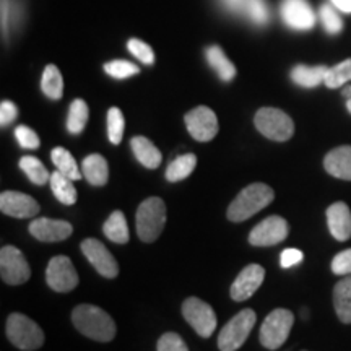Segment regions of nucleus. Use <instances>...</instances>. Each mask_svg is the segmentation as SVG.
<instances>
[{
    "instance_id": "1",
    "label": "nucleus",
    "mask_w": 351,
    "mask_h": 351,
    "mask_svg": "<svg viewBox=\"0 0 351 351\" xmlns=\"http://www.w3.org/2000/svg\"><path fill=\"white\" fill-rule=\"evenodd\" d=\"M72 322L82 335L101 343H108L116 337V322L98 306H77L72 313Z\"/></svg>"
},
{
    "instance_id": "2",
    "label": "nucleus",
    "mask_w": 351,
    "mask_h": 351,
    "mask_svg": "<svg viewBox=\"0 0 351 351\" xmlns=\"http://www.w3.org/2000/svg\"><path fill=\"white\" fill-rule=\"evenodd\" d=\"M275 199L274 189L267 184L256 182L247 186L239 192L238 197L231 202V205L228 207V219L232 223H241L249 219L254 215L261 212L270 205Z\"/></svg>"
},
{
    "instance_id": "3",
    "label": "nucleus",
    "mask_w": 351,
    "mask_h": 351,
    "mask_svg": "<svg viewBox=\"0 0 351 351\" xmlns=\"http://www.w3.org/2000/svg\"><path fill=\"white\" fill-rule=\"evenodd\" d=\"M137 234L143 243H155L163 232L166 223V205L160 197L145 199L137 210Z\"/></svg>"
},
{
    "instance_id": "4",
    "label": "nucleus",
    "mask_w": 351,
    "mask_h": 351,
    "mask_svg": "<svg viewBox=\"0 0 351 351\" xmlns=\"http://www.w3.org/2000/svg\"><path fill=\"white\" fill-rule=\"evenodd\" d=\"M5 333L8 341L23 351H34L41 348L44 343L43 328L34 320L20 313L8 315Z\"/></svg>"
},
{
    "instance_id": "5",
    "label": "nucleus",
    "mask_w": 351,
    "mask_h": 351,
    "mask_svg": "<svg viewBox=\"0 0 351 351\" xmlns=\"http://www.w3.org/2000/svg\"><path fill=\"white\" fill-rule=\"evenodd\" d=\"M254 122H256L257 130L263 137L274 140V142H287L295 134V122L282 109H258Z\"/></svg>"
},
{
    "instance_id": "6",
    "label": "nucleus",
    "mask_w": 351,
    "mask_h": 351,
    "mask_svg": "<svg viewBox=\"0 0 351 351\" xmlns=\"http://www.w3.org/2000/svg\"><path fill=\"white\" fill-rule=\"evenodd\" d=\"M257 315L252 309H243L232 317L218 335L219 351H236L245 343L256 326Z\"/></svg>"
},
{
    "instance_id": "7",
    "label": "nucleus",
    "mask_w": 351,
    "mask_h": 351,
    "mask_svg": "<svg viewBox=\"0 0 351 351\" xmlns=\"http://www.w3.org/2000/svg\"><path fill=\"white\" fill-rule=\"evenodd\" d=\"M295 315L288 309H275L267 315L261 327V343L267 350H278L288 340Z\"/></svg>"
},
{
    "instance_id": "8",
    "label": "nucleus",
    "mask_w": 351,
    "mask_h": 351,
    "mask_svg": "<svg viewBox=\"0 0 351 351\" xmlns=\"http://www.w3.org/2000/svg\"><path fill=\"white\" fill-rule=\"evenodd\" d=\"M182 315L202 339L212 337L215 328H217V314H215L212 306L199 300V298H187L184 301Z\"/></svg>"
},
{
    "instance_id": "9",
    "label": "nucleus",
    "mask_w": 351,
    "mask_h": 351,
    "mask_svg": "<svg viewBox=\"0 0 351 351\" xmlns=\"http://www.w3.org/2000/svg\"><path fill=\"white\" fill-rule=\"evenodd\" d=\"M0 274L7 285H23L32 276V270L21 251L5 245L0 251Z\"/></svg>"
},
{
    "instance_id": "10",
    "label": "nucleus",
    "mask_w": 351,
    "mask_h": 351,
    "mask_svg": "<svg viewBox=\"0 0 351 351\" xmlns=\"http://www.w3.org/2000/svg\"><path fill=\"white\" fill-rule=\"evenodd\" d=\"M46 282L57 293H69L78 285V274L67 256L52 257L46 270Z\"/></svg>"
},
{
    "instance_id": "11",
    "label": "nucleus",
    "mask_w": 351,
    "mask_h": 351,
    "mask_svg": "<svg viewBox=\"0 0 351 351\" xmlns=\"http://www.w3.org/2000/svg\"><path fill=\"white\" fill-rule=\"evenodd\" d=\"M289 232L288 221L282 217H269L254 228L249 234V243L256 247H270L287 239Z\"/></svg>"
},
{
    "instance_id": "12",
    "label": "nucleus",
    "mask_w": 351,
    "mask_h": 351,
    "mask_svg": "<svg viewBox=\"0 0 351 351\" xmlns=\"http://www.w3.org/2000/svg\"><path fill=\"white\" fill-rule=\"evenodd\" d=\"M186 125L189 134L197 142H210L218 134L217 114L207 106H199L186 114Z\"/></svg>"
},
{
    "instance_id": "13",
    "label": "nucleus",
    "mask_w": 351,
    "mask_h": 351,
    "mask_svg": "<svg viewBox=\"0 0 351 351\" xmlns=\"http://www.w3.org/2000/svg\"><path fill=\"white\" fill-rule=\"evenodd\" d=\"M82 252L104 278H116L119 274V265H117L116 258L101 241L93 238L85 239L82 243Z\"/></svg>"
},
{
    "instance_id": "14",
    "label": "nucleus",
    "mask_w": 351,
    "mask_h": 351,
    "mask_svg": "<svg viewBox=\"0 0 351 351\" xmlns=\"http://www.w3.org/2000/svg\"><path fill=\"white\" fill-rule=\"evenodd\" d=\"M280 15L285 25L298 32L313 29L315 25V13L307 0H283L280 5Z\"/></svg>"
},
{
    "instance_id": "15",
    "label": "nucleus",
    "mask_w": 351,
    "mask_h": 351,
    "mask_svg": "<svg viewBox=\"0 0 351 351\" xmlns=\"http://www.w3.org/2000/svg\"><path fill=\"white\" fill-rule=\"evenodd\" d=\"M265 278V270L257 263H251L241 274L236 276L234 283L231 285V298L234 301L249 300L254 293L261 288V285Z\"/></svg>"
},
{
    "instance_id": "16",
    "label": "nucleus",
    "mask_w": 351,
    "mask_h": 351,
    "mask_svg": "<svg viewBox=\"0 0 351 351\" xmlns=\"http://www.w3.org/2000/svg\"><path fill=\"white\" fill-rule=\"evenodd\" d=\"M29 232H32L33 238L43 241V243H59V241L67 239L72 234L73 228L64 219L36 218L29 225Z\"/></svg>"
},
{
    "instance_id": "17",
    "label": "nucleus",
    "mask_w": 351,
    "mask_h": 351,
    "mask_svg": "<svg viewBox=\"0 0 351 351\" xmlns=\"http://www.w3.org/2000/svg\"><path fill=\"white\" fill-rule=\"evenodd\" d=\"M0 210L13 218H33L39 213V204L21 192L5 191L0 195Z\"/></svg>"
},
{
    "instance_id": "18",
    "label": "nucleus",
    "mask_w": 351,
    "mask_h": 351,
    "mask_svg": "<svg viewBox=\"0 0 351 351\" xmlns=\"http://www.w3.org/2000/svg\"><path fill=\"white\" fill-rule=\"evenodd\" d=\"M219 2L228 12L243 15L257 26L267 25V21L270 20L269 5L265 0H219Z\"/></svg>"
},
{
    "instance_id": "19",
    "label": "nucleus",
    "mask_w": 351,
    "mask_h": 351,
    "mask_svg": "<svg viewBox=\"0 0 351 351\" xmlns=\"http://www.w3.org/2000/svg\"><path fill=\"white\" fill-rule=\"evenodd\" d=\"M327 225L337 241H348L351 238V212L345 202H335L327 208Z\"/></svg>"
},
{
    "instance_id": "20",
    "label": "nucleus",
    "mask_w": 351,
    "mask_h": 351,
    "mask_svg": "<svg viewBox=\"0 0 351 351\" xmlns=\"http://www.w3.org/2000/svg\"><path fill=\"white\" fill-rule=\"evenodd\" d=\"M324 168L333 178L343 179V181H351V147L343 145V147L335 148L328 152L324 158Z\"/></svg>"
},
{
    "instance_id": "21",
    "label": "nucleus",
    "mask_w": 351,
    "mask_h": 351,
    "mask_svg": "<svg viewBox=\"0 0 351 351\" xmlns=\"http://www.w3.org/2000/svg\"><path fill=\"white\" fill-rule=\"evenodd\" d=\"M333 307L343 324H351V275L341 278L333 288Z\"/></svg>"
},
{
    "instance_id": "22",
    "label": "nucleus",
    "mask_w": 351,
    "mask_h": 351,
    "mask_svg": "<svg viewBox=\"0 0 351 351\" xmlns=\"http://www.w3.org/2000/svg\"><path fill=\"white\" fill-rule=\"evenodd\" d=\"M82 173L91 186H96V187L106 186L108 178H109L108 161L104 160V156L98 155V153H93V155L86 156L85 160H83Z\"/></svg>"
},
{
    "instance_id": "23",
    "label": "nucleus",
    "mask_w": 351,
    "mask_h": 351,
    "mask_svg": "<svg viewBox=\"0 0 351 351\" xmlns=\"http://www.w3.org/2000/svg\"><path fill=\"white\" fill-rule=\"evenodd\" d=\"M132 152L145 168L156 169L161 165V153L158 148L145 137H134L130 140Z\"/></svg>"
},
{
    "instance_id": "24",
    "label": "nucleus",
    "mask_w": 351,
    "mask_h": 351,
    "mask_svg": "<svg viewBox=\"0 0 351 351\" xmlns=\"http://www.w3.org/2000/svg\"><path fill=\"white\" fill-rule=\"evenodd\" d=\"M328 72V67L326 65H315V67H307V65H296L291 70V80L296 85L304 88H315L320 83L326 82V75Z\"/></svg>"
},
{
    "instance_id": "25",
    "label": "nucleus",
    "mask_w": 351,
    "mask_h": 351,
    "mask_svg": "<svg viewBox=\"0 0 351 351\" xmlns=\"http://www.w3.org/2000/svg\"><path fill=\"white\" fill-rule=\"evenodd\" d=\"M205 56H207L210 67L218 73V77L221 78L223 82H231L232 78L236 77V67L232 65L231 60L228 59L221 47L210 46L208 49L205 51Z\"/></svg>"
},
{
    "instance_id": "26",
    "label": "nucleus",
    "mask_w": 351,
    "mask_h": 351,
    "mask_svg": "<svg viewBox=\"0 0 351 351\" xmlns=\"http://www.w3.org/2000/svg\"><path fill=\"white\" fill-rule=\"evenodd\" d=\"M51 189L52 192H54L56 199H59L60 204L64 205H73L77 202V189L73 186V179L67 178V176L59 173V171H56V173L51 174Z\"/></svg>"
},
{
    "instance_id": "27",
    "label": "nucleus",
    "mask_w": 351,
    "mask_h": 351,
    "mask_svg": "<svg viewBox=\"0 0 351 351\" xmlns=\"http://www.w3.org/2000/svg\"><path fill=\"white\" fill-rule=\"evenodd\" d=\"M103 232L108 239H111L116 244L129 243V228H127V219L124 213L116 210L111 213V217L106 219L103 225Z\"/></svg>"
},
{
    "instance_id": "28",
    "label": "nucleus",
    "mask_w": 351,
    "mask_h": 351,
    "mask_svg": "<svg viewBox=\"0 0 351 351\" xmlns=\"http://www.w3.org/2000/svg\"><path fill=\"white\" fill-rule=\"evenodd\" d=\"M51 160L59 173L67 176V178L73 179V181H78V179L83 178V173L78 169V165L75 158L72 156V153L65 150L62 147H57L51 152Z\"/></svg>"
},
{
    "instance_id": "29",
    "label": "nucleus",
    "mask_w": 351,
    "mask_h": 351,
    "mask_svg": "<svg viewBox=\"0 0 351 351\" xmlns=\"http://www.w3.org/2000/svg\"><path fill=\"white\" fill-rule=\"evenodd\" d=\"M197 166V156L192 155V153H187V155L178 156L173 160L166 169V179L169 182H179L182 179H186L194 173Z\"/></svg>"
},
{
    "instance_id": "30",
    "label": "nucleus",
    "mask_w": 351,
    "mask_h": 351,
    "mask_svg": "<svg viewBox=\"0 0 351 351\" xmlns=\"http://www.w3.org/2000/svg\"><path fill=\"white\" fill-rule=\"evenodd\" d=\"M43 93L51 99H60L64 93V80L60 70L56 65L49 64L43 72V80H41Z\"/></svg>"
},
{
    "instance_id": "31",
    "label": "nucleus",
    "mask_w": 351,
    "mask_h": 351,
    "mask_svg": "<svg viewBox=\"0 0 351 351\" xmlns=\"http://www.w3.org/2000/svg\"><path fill=\"white\" fill-rule=\"evenodd\" d=\"M20 169L28 176V179L36 186H44L51 179L49 173H47L46 166H44L38 158L34 156H23L20 160Z\"/></svg>"
},
{
    "instance_id": "32",
    "label": "nucleus",
    "mask_w": 351,
    "mask_h": 351,
    "mask_svg": "<svg viewBox=\"0 0 351 351\" xmlns=\"http://www.w3.org/2000/svg\"><path fill=\"white\" fill-rule=\"evenodd\" d=\"M88 122V104L83 99H75L70 104L67 129L70 134H82Z\"/></svg>"
},
{
    "instance_id": "33",
    "label": "nucleus",
    "mask_w": 351,
    "mask_h": 351,
    "mask_svg": "<svg viewBox=\"0 0 351 351\" xmlns=\"http://www.w3.org/2000/svg\"><path fill=\"white\" fill-rule=\"evenodd\" d=\"M346 82H351V59H346L343 62H340L335 67H328V72L326 75V86L335 88L343 86Z\"/></svg>"
},
{
    "instance_id": "34",
    "label": "nucleus",
    "mask_w": 351,
    "mask_h": 351,
    "mask_svg": "<svg viewBox=\"0 0 351 351\" xmlns=\"http://www.w3.org/2000/svg\"><path fill=\"white\" fill-rule=\"evenodd\" d=\"M125 119L124 114L121 112L119 108H111L108 111V137L109 142L114 145H119L122 137H124Z\"/></svg>"
},
{
    "instance_id": "35",
    "label": "nucleus",
    "mask_w": 351,
    "mask_h": 351,
    "mask_svg": "<svg viewBox=\"0 0 351 351\" xmlns=\"http://www.w3.org/2000/svg\"><path fill=\"white\" fill-rule=\"evenodd\" d=\"M104 70H106L108 75H111L112 78H117V80H124V78L137 75L140 72L137 65L127 62V60H112V62H108L104 65Z\"/></svg>"
},
{
    "instance_id": "36",
    "label": "nucleus",
    "mask_w": 351,
    "mask_h": 351,
    "mask_svg": "<svg viewBox=\"0 0 351 351\" xmlns=\"http://www.w3.org/2000/svg\"><path fill=\"white\" fill-rule=\"evenodd\" d=\"M319 19L322 21V26L324 29H326L327 33L330 34H337L341 32V28H343V23H341V19L339 16V13L330 5H322L319 10Z\"/></svg>"
},
{
    "instance_id": "37",
    "label": "nucleus",
    "mask_w": 351,
    "mask_h": 351,
    "mask_svg": "<svg viewBox=\"0 0 351 351\" xmlns=\"http://www.w3.org/2000/svg\"><path fill=\"white\" fill-rule=\"evenodd\" d=\"M127 49L134 57H137L142 64H147V65H152L155 62V54H153V49L150 46H148L147 43L140 41V39H130L129 43H127Z\"/></svg>"
},
{
    "instance_id": "38",
    "label": "nucleus",
    "mask_w": 351,
    "mask_h": 351,
    "mask_svg": "<svg viewBox=\"0 0 351 351\" xmlns=\"http://www.w3.org/2000/svg\"><path fill=\"white\" fill-rule=\"evenodd\" d=\"M158 351H189L186 341L181 339V335L174 332H168L160 337L158 340Z\"/></svg>"
},
{
    "instance_id": "39",
    "label": "nucleus",
    "mask_w": 351,
    "mask_h": 351,
    "mask_svg": "<svg viewBox=\"0 0 351 351\" xmlns=\"http://www.w3.org/2000/svg\"><path fill=\"white\" fill-rule=\"evenodd\" d=\"M15 137L19 140V143L23 148H28V150H36L39 148V137L36 135V132L26 125H19L15 129Z\"/></svg>"
},
{
    "instance_id": "40",
    "label": "nucleus",
    "mask_w": 351,
    "mask_h": 351,
    "mask_svg": "<svg viewBox=\"0 0 351 351\" xmlns=\"http://www.w3.org/2000/svg\"><path fill=\"white\" fill-rule=\"evenodd\" d=\"M332 271L335 275L346 276L351 275V249L337 254L332 261Z\"/></svg>"
},
{
    "instance_id": "41",
    "label": "nucleus",
    "mask_w": 351,
    "mask_h": 351,
    "mask_svg": "<svg viewBox=\"0 0 351 351\" xmlns=\"http://www.w3.org/2000/svg\"><path fill=\"white\" fill-rule=\"evenodd\" d=\"M302 258H304V254L300 249H285L282 256H280V265L283 269H291V267L301 263Z\"/></svg>"
},
{
    "instance_id": "42",
    "label": "nucleus",
    "mask_w": 351,
    "mask_h": 351,
    "mask_svg": "<svg viewBox=\"0 0 351 351\" xmlns=\"http://www.w3.org/2000/svg\"><path fill=\"white\" fill-rule=\"evenodd\" d=\"M16 116H19V109L15 104L12 101H2V104H0V125L5 127L12 124L16 119Z\"/></svg>"
},
{
    "instance_id": "43",
    "label": "nucleus",
    "mask_w": 351,
    "mask_h": 351,
    "mask_svg": "<svg viewBox=\"0 0 351 351\" xmlns=\"http://www.w3.org/2000/svg\"><path fill=\"white\" fill-rule=\"evenodd\" d=\"M8 13H10V7H8L7 0H2V26H3V33L7 32L8 28Z\"/></svg>"
},
{
    "instance_id": "44",
    "label": "nucleus",
    "mask_w": 351,
    "mask_h": 351,
    "mask_svg": "<svg viewBox=\"0 0 351 351\" xmlns=\"http://www.w3.org/2000/svg\"><path fill=\"white\" fill-rule=\"evenodd\" d=\"M332 3L339 8V10L345 13H351V0H332Z\"/></svg>"
},
{
    "instance_id": "45",
    "label": "nucleus",
    "mask_w": 351,
    "mask_h": 351,
    "mask_svg": "<svg viewBox=\"0 0 351 351\" xmlns=\"http://www.w3.org/2000/svg\"><path fill=\"white\" fill-rule=\"evenodd\" d=\"M341 95H343L346 99H350L351 98V86H346L345 90H343V93H341Z\"/></svg>"
},
{
    "instance_id": "46",
    "label": "nucleus",
    "mask_w": 351,
    "mask_h": 351,
    "mask_svg": "<svg viewBox=\"0 0 351 351\" xmlns=\"http://www.w3.org/2000/svg\"><path fill=\"white\" fill-rule=\"evenodd\" d=\"M346 109H348V112L351 114V98L346 99Z\"/></svg>"
}]
</instances>
